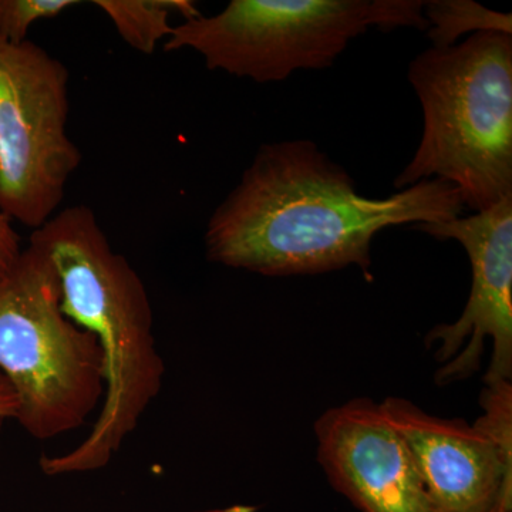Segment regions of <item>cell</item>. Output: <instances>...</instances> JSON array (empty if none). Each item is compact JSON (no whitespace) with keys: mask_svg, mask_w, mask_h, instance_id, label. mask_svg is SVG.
Listing matches in <instances>:
<instances>
[{"mask_svg":"<svg viewBox=\"0 0 512 512\" xmlns=\"http://www.w3.org/2000/svg\"><path fill=\"white\" fill-rule=\"evenodd\" d=\"M463 212L460 192L446 181L367 198L313 141L266 143L212 212L205 252L215 264L264 276L357 266L372 282V244L380 231L451 221Z\"/></svg>","mask_w":512,"mask_h":512,"instance_id":"obj_1","label":"cell"},{"mask_svg":"<svg viewBox=\"0 0 512 512\" xmlns=\"http://www.w3.org/2000/svg\"><path fill=\"white\" fill-rule=\"evenodd\" d=\"M29 242L55 266L64 315L92 333L104 363L103 403L92 430L72 450L40 457V470L47 477L103 470L163 390L165 362L150 296L87 205L57 211Z\"/></svg>","mask_w":512,"mask_h":512,"instance_id":"obj_2","label":"cell"},{"mask_svg":"<svg viewBox=\"0 0 512 512\" xmlns=\"http://www.w3.org/2000/svg\"><path fill=\"white\" fill-rule=\"evenodd\" d=\"M423 109V136L394 180L404 188L443 180L464 210L481 212L512 197V35L485 32L410 63Z\"/></svg>","mask_w":512,"mask_h":512,"instance_id":"obj_3","label":"cell"},{"mask_svg":"<svg viewBox=\"0 0 512 512\" xmlns=\"http://www.w3.org/2000/svg\"><path fill=\"white\" fill-rule=\"evenodd\" d=\"M0 373L18 396L16 421L36 440L80 429L103 403L99 343L66 318L55 266L30 242L0 278Z\"/></svg>","mask_w":512,"mask_h":512,"instance_id":"obj_4","label":"cell"},{"mask_svg":"<svg viewBox=\"0 0 512 512\" xmlns=\"http://www.w3.org/2000/svg\"><path fill=\"white\" fill-rule=\"evenodd\" d=\"M414 0H231L217 15L185 20L164 52L194 50L210 70L282 82L296 70L332 66L367 29H427Z\"/></svg>","mask_w":512,"mask_h":512,"instance_id":"obj_5","label":"cell"},{"mask_svg":"<svg viewBox=\"0 0 512 512\" xmlns=\"http://www.w3.org/2000/svg\"><path fill=\"white\" fill-rule=\"evenodd\" d=\"M70 73L36 43L0 36V211L37 229L82 164L67 134Z\"/></svg>","mask_w":512,"mask_h":512,"instance_id":"obj_6","label":"cell"},{"mask_svg":"<svg viewBox=\"0 0 512 512\" xmlns=\"http://www.w3.org/2000/svg\"><path fill=\"white\" fill-rule=\"evenodd\" d=\"M414 228L460 242L473 271L460 318L434 326L426 336L427 348L434 349V359L441 363L436 383L446 386L476 375L488 340L491 357L484 383L512 382V197L470 217Z\"/></svg>","mask_w":512,"mask_h":512,"instance_id":"obj_7","label":"cell"},{"mask_svg":"<svg viewBox=\"0 0 512 512\" xmlns=\"http://www.w3.org/2000/svg\"><path fill=\"white\" fill-rule=\"evenodd\" d=\"M318 460L360 512H434L406 441L382 404L357 397L316 420Z\"/></svg>","mask_w":512,"mask_h":512,"instance_id":"obj_8","label":"cell"},{"mask_svg":"<svg viewBox=\"0 0 512 512\" xmlns=\"http://www.w3.org/2000/svg\"><path fill=\"white\" fill-rule=\"evenodd\" d=\"M380 404L406 441L434 512H512V471L483 431L403 397Z\"/></svg>","mask_w":512,"mask_h":512,"instance_id":"obj_9","label":"cell"},{"mask_svg":"<svg viewBox=\"0 0 512 512\" xmlns=\"http://www.w3.org/2000/svg\"><path fill=\"white\" fill-rule=\"evenodd\" d=\"M93 5L111 20L121 39L143 55H153L158 43L173 33L171 15L185 20L202 15L191 0H94Z\"/></svg>","mask_w":512,"mask_h":512,"instance_id":"obj_10","label":"cell"},{"mask_svg":"<svg viewBox=\"0 0 512 512\" xmlns=\"http://www.w3.org/2000/svg\"><path fill=\"white\" fill-rule=\"evenodd\" d=\"M427 33L433 46H456L467 33H504L512 35L511 13L495 12L471 0H431L424 2Z\"/></svg>","mask_w":512,"mask_h":512,"instance_id":"obj_11","label":"cell"},{"mask_svg":"<svg viewBox=\"0 0 512 512\" xmlns=\"http://www.w3.org/2000/svg\"><path fill=\"white\" fill-rule=\"evenodd\" d=\"M80 5L76 0H0V36L12 43L28 40L30 26L55 19L64 10Z\"/></svg>","mask_w":512,"mask_h":512,"instance_id":"obj_12","label":"cell"},{"mask_svg":"<svg viewBox=\"0 0 512 512\" xmlns=\"http://www.w3.org/2000/svg\"><path fill=\"white\" fill-rule=\"evenodd\" d=\"M12 220L0 211V278H3L18 262L22 247L18 232L13 228Z\"/></svg>","mask_w":512,"mask_h":512,"instance_id":"obj_13","label":"cell"},{"mask_svg":"<svg viewBox=\"0 0 512 512\" xmlns=\"http://www.w3.org/2000/svg\"><path fill=\"white\" fill-rule=\"evenodd\" d=\"M19 400L6 377L0 373V420H16Z\"/></svg>","mask_w":512,"mask_h":512,"instance_id":"obj_14","label":"cell"}]
</instances>
